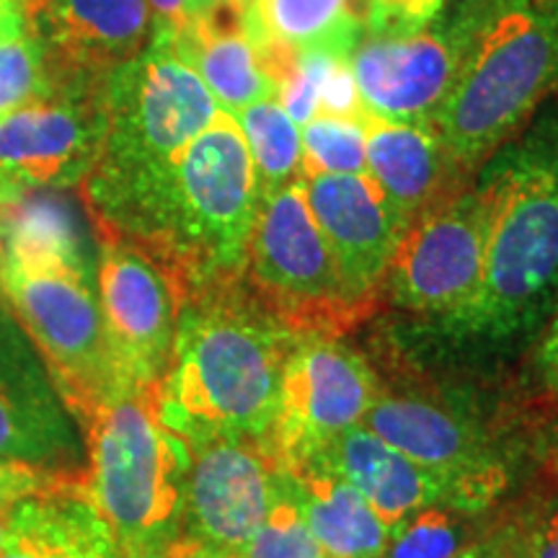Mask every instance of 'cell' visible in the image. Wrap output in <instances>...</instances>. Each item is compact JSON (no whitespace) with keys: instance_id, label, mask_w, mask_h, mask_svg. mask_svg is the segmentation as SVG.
<instances>
[{"instance_id":"cell-45","label":"cell","mask_w":558,"mask_h":558,"mask_svg":"<svg viewBox=\"0 0 558 558\" xmlns=\"http://www.w3.org/2000/svg\"><path fill=\"white\" fill-rule=\"evenodd\" d=\"M0 248H3V243H0Z\"/></svg>"},{"instance_id":"cell-27","label":"cell","mask_w":558,"mask_h":558,"mask_svg":"<svg viewBox=\"0 0 558 558\" xmlns=\"http://www.w3.org/2000/svg\"><path fill=\"white\" fill-rule=\"evenodd\" d=\"M54 88L58 75L29 29L0 41V117L47 99Z\"/></svg>"},{"instance_id":"cell-41","label":"cell","mask_w":558,"mask_h":558,"mask_svg":"<svg viewBox=\"0 0 558 558\" xmlns=\"http://www.w3.org/2000/svg\"><path fill=\"white\" fill-rule=\"evenodd\" d=\"M456 558H488V556H486V550L481 548V546H469V548L463 550V554L456 556Z\"/></svg>"},{"instance_id":"cell-28","label":"cell","mask_w":558,"mask_h":558,"mask_svg":"<svg viewBox=\"0 0 558 558\" xmlns=\"http://www.w3.org/2000/svg\"><path fill=\"white\" fill-rule=\"evenodd\" d=\"M456 509H424L390 527L383 558H456L465 550L463 518Z\"/></svg>"},{"instance_id":"cell-38","label":"cell","mask_w":558,"mask_h":558,"mask_svg":"<svg viewBox=\"0 0 558 558\" xmlns=\"http://www.w3.org/2000/svg\"><path fill=\"white\" fill-rule=\"evenodd\" d=\"M16 505H0V546H3L5 533H9V522H11V512Z\"/></svg>"},{"instance_id":"cell-36","label":"cell","mask_w":558,"mask_h":558,"mask_svg":"<svg viewBox=\"0 0 558 558\" xmlns=\"http://www.w3.org/2000/svg\"><path fill=\"white\" fill-rule=\"evenodd\" d=\"M29 26H26L24 13H21L16 0H0V41L19 37Z\"/></svg>"},{"instance_id":"cell-21","label":"cell","mask_w":558,"mask_h":558,"mask_svg":"<svg viewBox=\"0 0 558 558\" xmlns=\"http://www.w3.org/2000/svg\"><path fill=\"white\" fill-rule=\"evenodd\" d=\"M169 39L226 114L277 96L269 62L251 37L246 5H209Z\"/></svg>"},{"instance_id":"cell-1","label":"cell","mask_w":558,"mask_h":558,"mask_svg":"<svg viewBox=\"0 0 558 558\" xmlns=\"http://www.w3.org/2000/svg\"><path fill=\"white\" fill-rule=\"evenodd\" d=\"M78 190L94 233L150 256L179 303L243 279L262 197L243 132L222 109L166 163L94 169Z\"/></svg>"},{"instance_id":"cell-8","label":"cell","mask_w":558,"mask_h":558,"mask_svg":"<svg viewBox=\"0 0 558 558\" xmlns=\"http://www.w3.org/2000/svg\"><path fill=\"white\" fill-rule=\"evenodd\" d=\"M220 107L199 75L179 58L166 34L117 68L104 83L107 135L94 169L132 171L184 150Z\"/></svg>"},{"instance_id":"cell-39","label":"cell","mask_w":558,"mask_h":558,"mask_svg":"<svg viewBox=\"0 0 558 558\" xmlns=\"http://www.w3.org/2000/svg\"><path fill=\"white\" fill-rule=\"evenodd\" d=\"M16 3H19L21 13H24L26 24H29V19L41 9V3H45V0H16Z\"/></svg>"},{"instance_id":"cell-13","label":"cell","mask_w":558,"mask_h":558,"mask_svg":"<svg viewBox=\"0 0 558 558\" xmlns=\"http://www.w3.org/2000/svg\"><path fill=\"white\" fill-rule=\"evenodd\" d=\"M104 83L60 78L47 99L0 117V171L26 190H75L99 163Z\"/></svg>"},{"instance_id":"cell-17","label":"cell","mask_w":558,"mask_h":558,"mask_svg":"<svg viewBox=\"0 0 558 558\" xmlns=\"http://www.w3.org/2000/svg\"><path fill=\"white\" fill-rule=\"evenodd\" d=\"M300 184L349 295L373 313L403 228L367 173H308Z\"/></svg>"},{"instance_id":"cell-26","label":"cell","mask_w":558,"mask_h":558,"mask_svg":"<svg viewBox=\"0 0 558 558\" xmlns=\"http://www.w3.org/2000/svg\"><path fill=\"white\" fill-rule=\"evenodd\" d=\"M303 177L308 173H367L365 114L344 117L316 111L300 124Z\"/></svg>"},{"instance_id":"cell-6","label":"cell","mask_w":558,"mask_h":558,"mask_svg":"<svg viewBox=\"0 0 558 558\" xmlns=\"http://www.w3.org/2000/svg\"><path fill=\"white\" fill-rule=\"evenodd\" d=\"M0 243V298L29 333L83 427L96 409L122 396L109 357L96 277L83 246Z\"/></svg>"},{"instance_id":"cell-3","label":"cell","mask_w":558,"mask_h":558,"mask_svg":"<svg viewBox=\"0 0 558 558\" xmlns=\"http://www.w3.org/2000/svg\"><path fill=\"white\" fill-rule=\"evenodd\" d=\"M478 186L488 202L484 275L442 326L460 339L505 341L538 326L558 300V107L501 145Z\"/></svg>"},{"instance_id":"cell-22","label":"cell","mask_w":558,"mask_h":558,"mask_svg":"<svg viewBox=\"0 0 558 558\" xmlns=\"http://www.w3.org/2000/svg\"><path fill=\"white\" fill-rule=\"evenodd\" d=\"M0 558H124L114 530L81 486L19 501Z\"/></svg>"},{"instance_id":"cell-9","label":"cell","mask_w":558,"mask_h":558,"mask_svg":"<svg viewBox=\"0 0 558 558\" xmlns=\"http://www.w3.org/2000/svg\"><path fill=\"white\" fill-rule=\"evenodd\" d=\"M378 393L373 367L339 337H298L284 360L275 418L264 442L277 469H305L333 439L362 424Z\"/></svg>"},{"instance_id":"cell-43","label":"cell","mask_w":558,"mask_h":558,"mask_svg":"<svg viewBox=\"0 0 558 558\" xmlns=\"http://www.w3.org/2000/svg\"><path fill=\"white\" fill-rule=\"evenodd\" d=\"M128 558H166V554H137V556H128Z\"/></svg>"},{"instance_id":"cell-42","label":"cell","mask_w":558,"mask_h":558,"mask_svg":"<svg viewBox=\"0 0 558 558\" xmlns=\"http://www.w3.org/2000/svg\"><path fill=\"white\" fill-rule=\"evenodd\" d=\"M533 3L543 11H558V0H533Z\"/></svg>"},{"instance_id":"cell-19","label":"cell","mask_w":558,"mask_h":558,"mask_svg":"<svg viewBox=\"0 0 558 558\" xmlns=\"http://www.w3.org/2000/svg\"><path fill=\"white\" fill-rule=\"evenodd\" d=\"M365 150L367 177L403 230L473 177L458 169L432 124L393 122L365 111Z\"/></svg>"},{"instance_id":"cell-32","label":"cell","mask_w":558,"mask_h":558,"mask_svg":"<svg viewBox=\"0 0 558 558\" xmlns=\"http://www.w3.org/2000/svg\"><path fill=\"white\" fill-rule=\"evenodd\" d=\"M81 484L83 471H54L41 469V465L0 460V505H19V501L52 492V488Z\"/></svg>"},{"instance_id":"cell-15","label":"cell","mask_w":558,"mask_h":558,"mask_svg":"<svg viewBox=\"0 0 558 558\" xmlns=\"http://www.w3.org/2000/svg\"><path fill=\"white\" fill-rule=\"evenodd\" d=\"M0 460L86 469V442L50 367L0 298Z\"/></svg>"},{"instance_id":"cell-33","label":"cell","mask_w":558,"mask_h":558,"mask_svg":"<svg viewBox=\"0 0 558 558\" xmlns=\"http://www.w3.org/2000/svg\"><path fill=\"white\" fill-rule=\"evenodd\" d=\"M148 9L156 34H166V37L179 34L199 13L197 0H148Z\"/></svg>"},{"instance_id":"cell-10","label":"cell","mask_w":558,"mask_h":558,"mask_svg":"<svg viewBox=\"0 0 558 558\" xmlns=\"http://www.w3.org/2000/svg\"><path fill=\"white\" fill-rule=\"evenodd\" d=\"M486 233V194L478 181L465 184L403 230L383 279V295L403 311L452 318L481 284Z\"/></svg>"},{"instance_id":"cell-5","label":"cell","mask_w":558,"mask_h":558,"mask_svg":"<svg viewBox=\"0 0 558 558\" xmlns=\"http://www.w3.org/2000/svg\"><path fill=\"white\" fill-rule=\"evenodd\" d=\"M83 492L124 558L166 554L181 535L190 442L160 422L153 393H128L83 422Z\"/></svg>"},{"instance_id":"cell-14","label":"cell","mask_w":558,"mask_h":558,"mask_svg":"<svg viewBox=\"0 0 558 558\" xmlns=\"http://www.w3.org/2000/svg\"><path fill=\"white\" fill-rule=\"evenodd\" d=\"M282 471L262 439L213 435L190 442L181 535L241 550L279 497Z\"/></svg>"},{"instance_id":"cell-29","label":"cell","mask_w":558,"mask_h":558,"mask_svg":"<svg viewBox=\"0 0 558 558\" xmlns=\"http://www.w3.org/2000/svg\"><path fill=\"white\" fill-rule=\"evenodd\" d=\"M239 554L241 558H329V554L311 535L303 518H300L288 484H284V471L279 497L271 505L267 520L243 543Z\"/></svg>"},{"instance_id":"cell-11","label":"cell","mask_w":558,"mask_h":558,"mask_svg":"<svg viewBox=\"0 0 558 558\" xmlns=\"http://www.w3.org/2000/svg\"><path fill=\"white\" fill-rule=\"evenodd\" d=\"M473 37L469 0L407 34H362L349 65L365 111L383 120L432 124L456 88Z\"/></svg>"},{"instance_id":"cell-16","label":"cell","mask_w":558,"mask_h":558,"mask_svg":"<svg viewBox=\"0 0 558 558\" xmlns=\"http://www.w3.org/2000/svg\"><path fill=\"white\" fill-rule=\"evenodd\" d=\"M362 424L414 463L442 478L465 514L484 512L507 484V471L469 418L414 396L378 393Z\"/></svg>"},{"instance_id":"cell-31","label":"cell","mask_w":558,"mask_h":558,"mask_svg":"<svg viewBox=\"0 0 558 558\" xmlns=\"http://www.w3.org/2000/svg\"><path fill=\"white\" fill-rule=\"evenodd\" d=\"M448 0H362L365 34H407L427 26Z\"/></svg>"},{"instance_id":"cell-40","label":"cell","mask_w":558,"mask_h":558,"mask_svg":"<svg viewBox=\"0 0 558 558\" xmlns=\"http://www.w3.org/2000/svg\"><path fill=\"white\" fill-rule=\"evenodd\" d=\"M209 5H248V0H197V9L205 11Z\"/></svg>"},{"instance_id":"cell-37","label":"cell","mask_w":558,"mask_h":558,"mask_svg":"<svg viewBox=\"0 0 558 558\" xmlns=\"http://www.w3.org/2000/svg\"><path fill=\"white\" fill-rule=\"evenodd\" d=\"M21 190H26V186H16L13 181L3 177V171H0V205H3V202H9L11 197H16Z\"/></svg>"},{"instance_id":"cell-20","label":"cell","mask_w":558,"mask_h":558,"mask_svg":"<svg viewBox=\"0 0 558 558\" xmlns=\"http://www.w3.org/2000/svg\"><path fill=\"white\" fill-rule=\"evenodd\" d=\"M305 469L326 471L357 488L388 527L424 509L463 512L456 492L442 478L373 435L365 424L347 429Z\"/></svg>"},{"instance_id":"cell-12","label":"cell","mask_w":558,"mask_h":558,"mask_svg":"<svg viewBox=\"0 0 558 558\" xmlns=\"http://www.w3.org/2000/svg\"><path fill=\"white\" fill-rule=\"evenodd\" d=\"M96 243V295L117 388L122 396L156 393L177 341L179 292L143 251L109 235Z\"/></svg>"},{"instance_id":"cell-25","label":"cell","mask_w":558,"mask_h":558,"mask_svg":"<svg viewBox=\"0 0 558 558\" xmlns=\"http://www.w3.org/2000/svg\"><path fill=\"white\" fill-rule=\"evenodd\" d=\"M246 140L254 163L259 197L282 190L303 177V140L300 124L284 111L277 96L251 104L233 117Z\"/></svg>"},{"instance_id":"cell-34","label":"cell","mask_w":558,"mask_h":558,"mask_svg":"<svg viewBox=\"0 0 558 558\" xmlns=\"http://www.w3.org/2000/svg\"><path fill=\"white\" fill-rule=\"evenodd\" d=\"M533 373L541 388H546L548 393H558V316L550 320L538 349H535Z\"/></svg>"},{"instance_id":"cell-18","label":"cell","mask_w":558,"mask_h":558,"mask_svg":"<svg viewBox=\"0 0 558 558\" xmlns=\"http://www.w3.org/2000/svg\"><path fill=\"white\" fill-rule=\"evenodd\" d=\"M60 78L107 81L153 41L148 0H45L29 19Z\"/></svg>"},{"instance_id":"cell-44","label":"cell","mask_w":558,"mask_h":558,"mask_svg":"<svg viewBox=\"0 0 558 558\" xmlns=\"http://www.w3.org/2000/svg\"><path fill=\"white\" fill-rule=\"evenodd\" d=\"M556 460H558V448H556Z\"/></svg>"},{"instance_id":"cell-23","label":"cell","mask_w":558,"mask_h":558,"mask_svg":"<svg viewBox=\"0 0 558 558\" xmlns=\"http://www.w3.org/2000/svg\"><path fill=\"white\" fill-rule=\"evenodd\" d=\"M246 21L277 86L295 54L352 58L365 34L362 0H248Z\"/></svg>"},{"instance_id":"cell-24","label":"cell","mask_w":558,"mask_h":558,"mask_svg":"<svg viewBox=\"0 0 558 558\" xmlns=\"http://www.w3.org/2000/svg\"><path fill=\"white\" fill-rule=\"evenodd\" d=\"M284 484L300 518L329 558H383L386 554L390 527L347 481L303 469L284 471Z\"/></svg>"},{"instance_id":"cell-35","label":"cell","mask_w":558,"mask_h":558,"mask_svg":"<svg viewBox=\"0 0 558 558\" xmlns=\"http://www.w3.org/2000/svg\"><path fill=\"white\" fill-rule=\"evenodd\" d=\"M166 558H241L239 550L209 546V543H199L186 535H179L177 541L166 548Z\"/></svg>"},{"instance_id":"cell-30","label":"cell","mask_w":558,"mask_h":558,"mask_svg":"<svg viewBox=\"0 0 558 558\" xmlns=\"http://www.w3.org/2000/svg\"><path fill=\"white\" fill-rule=\"evenodd\" d=\"M501 558H558V497H550L505 530Z\"/></svg>"},{"instance_id":"cell-4","label":"cell","mask_w":558,"mask_h":558,"mask_svg":"<svg viewBox=\"0 0 558 558\" xmlns=\"http://www.w3.org/2000/svg\"><path fill=\"white\" fill-rule=\"evenodd\" d=\"M469 3V54L432 128L458 169L473 173L558 94V11L533 0Z\"/></svg>"},{"instance_id":"cell-7","label":"cell","mask_w":558,"mask_h":558,"mask_svg":"<svg viewBox=\"0 0 558 558\" xmlns=\"http://www.w3.org/2000/svg\"><path fill=\"white\" fill-rule=\"evenodd\" d=\"M243 279L298 337H339L369 316L349 295L300 179L259 199Z\"/></svg>"},{"instance_id":"cell-2","label":"cell","mask_w":558,"mask_h":558,"mask_svg":"<svg viewBox=\"0 0 558 558\" xmlns=\"http://www.w3.org/2000/svg\"><path fill=\"white\" fill-rule=\"evenodd\" d=\"M295 339L246 279L184 298L169 373L153 393L158 418L186 442L213 435L267 442Z\"/></svg>"}]
</instances>
